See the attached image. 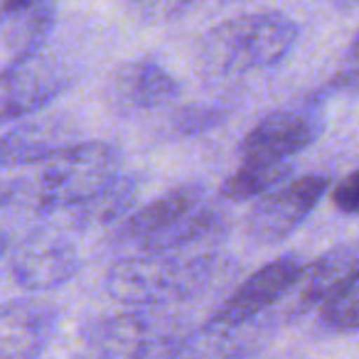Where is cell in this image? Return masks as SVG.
Segmentation results:
<instances>
[{
    "label": "cell",
    "instance_id": "7",
    "mask_svg": "<svg viewBox=\"0 0 359 359\" xmlns=\"http://www.w3.org/2000/svg\"><path fill=\"white\" fill-rule=\"evenodd\" d=\"M327 185L330 177L325 175H305L266 192L264 200L246 217V234L259 244H278L288 239L318 207Z\"/></svg>",
    "mask_w": 359,
    "mask_h": 359
},
{
    "label": "cell",
    "instance_id": "2",
    "mask_svg": "<svg viewBox=\"0 0 359 359\" xmlns=\"http://www.w3.org/2000/svg\"><path fill=\"white\" fill-rule=\"evenodd\" d=\"M226 234V215L202 187L185 185L148 202L116 226L114 244L135 254L207 251Z\"/></svg>",
    "mask_w": 359,
    "mask_h": 359
},
{
    "label": "cell",
    "instance_id": "18",
    "mask_svg": "<svg viewBox=\"0 0 359 359\" xmlns=\"http://www.w3.org/2000/svg\"><path fill=\"white\" fill-rule=\"evenodd\" d=\"M320 323L332 332L359 330V271L320 308Z\"/></svg>",
    "mask_w": 359,
    "mask_h": 359
},
{
    "label": "cell",
    "instance_id": "4",
    "mask_svg": "<svg viewBox=\"0 0 359 359\" xmlns=\"http://www.w3.org/2000/svg\"><path fill=\"white\" fill-rule=\"evenodd\" d=\"M298 42V25L283 13L229 18L205 35L200 69L212 81H229L280 65Z\"/></svg>",
    "mask_w": 359,
    "mask_h": 359
},
{
    "label": "cell",
    "instance_id": "13",
    "mask_svg": "<svg viewBox=\"0 0 359 359\" xmlns=\"http://www.w3.org/2000/svg\"><path fill=\"white\" fill-rule=\"evenodd\" d=\"M60 313L40 300H13L0 305V359L37 357L50 347Z\"/></svg>",
    "mask_w": 359,
    "mask_h": 359
},
{
    "label": "cell",
    "instance_id": "21",
    "mask_svg": "<svg viewBox=\"0 0 359 359\" xmlns=\"http://www.w3.org/2000/svg\"><path fill=\"white\" fill-rule=\"evenodd\" d=\"M332 202L342 215H359V170L334 185Z\"/></svg>",
    "mask_w": 359,
    "mask_h": 359
},
{
    "label": "cell",
    "instance_id": "16",
    "mask_svg": "<svg viewBox=\"0 0 359 359\" xmlns=\"http://www.w3.org/2000/svg\"><path fill=\"white\" fill-rule=\"evenodd\" d=\"M140 192V180L135 175H123L111 182L106 190L91 197L84 205H76L72 210L57 215L62 226L69 231H96L118 226L130 215V207L135 205Z\"/></svg>",
    "mask_w": 359,
    "mask_h": 359
},
{
    "label": "cell",
    "instance_id": "5",
    "mask_svg": "<svg viewBox=\"0 0 359 359\" xmlns=\"http://www.w3.org/2000/svg\"><path fill=\"white\" fill-rule=\"evenodd\" d=\"M190 334L180 318L133 305V310L89 318L81 325L79 342L94 357H187Z\"/></svg>",
    "mask_w": 359,
    "mask_h": 359
},
{
    "label": "cell",
    "instance_id": "20",
    "mask_svg": "<svg viewBox=\"0 0 359 359\" xmlns=\"http://www.w3.org/2000/svg\"><path fill=\"white\" fill-rule=\"evenodd\" d=\"M135 18L145 22H170L190 13L202 0H126Z\"/></svg>",
    "mask_w": 359,
    "mask_h": 359
},
{
    "label": "cell",
    "instance_id": "12",
    "mask_svg": "<svg viewBox=\"0 0 359 359\" xmlns=\"http://www.w3.org/2000/svg\"><path fill=\"white\" fill-rule=\"evenodd\" d=\"M79 140V126L65 114L40 116L0 138V170L40 165Z\"/></svg>",
    "mask_w": 359,
    "mask_h": 359
},
{
    "label": "cell",
    "instance_id": "24",
    "mask_svg": "<svg viewBox=\"0 0 359 359\" xmlns=\"http://www.w3.org/2000/svg\"><path fill=\"white\" fill-rule=\"evenodd\" d=\"M337 11H352V8L359 6V0H330Z\"/></svg>",
    "mask_w": 359,
    "mask_h": 359
},
{
    "label": "cell",
    "instance_id": "3",
    "mask_svg": "<svg viewBox=\"0 0 359 359\" xmlns=\"http://www.w3.org/2000/svg\"><path fill=\"white\" fill-rule=\"evenodd\" d=\"M118 175V148L104 140H76L40 163V170L32 177L20 180L15 185V197L35 215L50 219L89 202Z\"/></svg>",
    "mask_w": 359,
    "mask_h": 359
},
{
    "label": "cell",
    "instance_id": "26",
    "mask_svg": "<svg viewBox=\"0 0 359 359\" xmlns=\"http://www.w3.org/2000/svg\"><path fill=\"white\" fill-rule=\"evenodd\" d=\"M6 246H8V239H6V234H0V256L6 254Z\"/></svg>",
    "mask_w": 359,
    "mask_h": 359
},
{
    "label": "cell",
    "instance_id": "17",
    "mask_svg": "<svg viewBox=\"0 0 359 359\" xmlns=\"http://www.w3.org/2000/svg\"><path fill=\"white\" fill-rule=\"evenodd\" d=\"M293 172V163L276 158H244L241 168L222 182L219 195L231 202H246L283 185Z\"/></svg>",
    "mask_w": 359,
    "mask_h": 359
},
{
    "label": "cell",
    "instance_id": "8",
    "mask_svg": "<svg viewBox=\"0 0 359 359\" xmlns=\"http://www.w3.org/2000/svg\"><path fill=\"white\" fill-rule=\"evenodd\" d=\"M305 266L298 256H280V259L266 264L254 276L244 280L224 303L217 308L207 325L222 330H239L254 323L259 315L271 310L276 303L288 298L295 288Z\"/></svg>",
    "mask_w": 359,
    "mask_h": 359
},
{
    "label": "cell",
    "instance_id": "6",
    "mask_svg": "<svg viewBox=\"0 0 359 359\" xmlns=\"http://www.w3.org/2000/svg\"><path fill=\"white\" fill-rule=\"evenodd\" d=\"M11 278L27 290H55L69 283L81 271V256L69 239V229L60 222L30 231L13 251Z\"/></svg>",
    "mask_w": 359,
    "mask_h": 359
},
{
    "label": "cell",
    "instance_id": "22",
    "mask_svg": "<svg viewBox=\"0 0 359 359\" xmlns=\"http://www.w3.org/2000/svg\"><path fill=\"white\" fill-rule=\"evenodd\" d=\"M327 91L334 94H359V62H344V67L330 79Z\"/></svg>",
    "mask_w": 359,
    "mask_h": 359
},
{
    "label": "cell",
    "instance_id": "9",
    "mask_svg": "<svg viewBox=\"0 0 359 359\" xmlns=\"http://www.w3.org/2000/svg\"><path fill=\"white\" fill-rule=\"evenodd\" d=\"M72 84V74L55 60L32 55L0 72V126L30 116L55 101Z\"/></svg>",
    "mask_w": 359,
    "mask_h": 359
},
{
    "label": "cell",
    "instance_id": "25",
    "mask_svg": "<svg viewBox=\"0 0 359 359\" xmlns=\"http://www.w3.org/2000/svg\"><path fill=\"white\" fill-rule=\"evenodd\" d=\"M347 60H349V62H359V32H357V37H354L352 47H349V52H347Z\"/></svg>",
    "mask_w": 359,
    "mask_h": 359
},
{
    "label": "cell",
    "instance_id": "19",
    "mask_svg": "<svg viewBox=\"0 0 359 359\" xmlns=\"http://www.w3.org/2000/svg\"><path fill=\"white\" fill-rule=\"evenodd\" d=\"M226 114L229 111L222 109V106H185V109L175 111L170 116V130L175 135H182V138H190V135H200L207 130L217 128V126L224 123Z\"/></svg>",
    "mask_w": 359,
    "mask_h": 359
},
{
    "label": "cell",
    "instance_id": "14",
    "mask_svg": "<svg viewBox=\"0 0 359 359\" xmlns=\"http://www.w3.org/2000/svg\"><path fill=\"white\" fill-rule=\"evenodd\" d=\"M359 271V244H342L323 254L313 266L303 269L295 288L290 290L293 300L288 305L290 318L323 308L349 278Z\"/></svg>",
    "mask_w": 359,
    "mask_h": 359
},
{
    "label": "cell",
    "instance_id": "10",
    "mask_svg": "<svg viewBox=\"0 0 359 359\" xmlns=\"http://www.w3.org/2000/svg\"><path fill=\"white\" fill-rule=\"evenodd\" d=\"M323 133V111L315 101L288 106L264 116L241 140V160L244 158H276L290 160L313 145Z\"/></svg>",
    "mask_w": 359,
    "mask_h": 359
},
{
    "label": "cell",
    "instance_id": "11",
    "mask_svg": "<svg viewBox=\"0 0 359 359\" xmlns=\"http://www.w3.org/2000/svg\"><path fill=\"white\" fill-rule=\"evenodd\" d=\"M182 94L180 81L153 60H133L114 69L106 79L104 99L121 116L145 114L170 106Z\"/></svg>",
    "mask_w": 359,
    "mask_h": 359
},
{
    "label": "cell",
    "instance_id": "15",
    "mask_svg": "<svg viewBox=\"0 0 359 359\" xmlns=\"http://www.w3.org/2000/svg\"><path fill=\"white\" fill-rule=\"evenodd\" d=\"M55 20V0H0V47L15 60L40 55Z\"/></svg>",
    "mask_w": 359,
    "mask_h": 359
},
{
    "label": "cell",
    "instance_id": "23",
    "mask_svg": "<svg viewBox=\"0 0 359 359\" xmlns=\"http://www.w3.org/2000/svg\"><path fill=\"white\" fill-rule=\"evenodd\" d=\"M13 200H15V185L0 177V207L11 205Z\"/></svg>",
    "mask_w": 359,
    "mask_h": 359
},
{
    "label": "cell",
    "instance_id": "1",
    "mask_svg": "<svg viewBox=\"0 0 359 359\" xmlns=\"http://www.w3.org/2000/svg\"><path fill=\"white\" fill-rule=\"evenodd\" d=\"M229 276L215 249L158 251L116 261L104 278L111 298L138 308H168L215 290Z\"/></svg>",
    "mask_w": 359,
    "mask_h": 359
}]
</instances>
